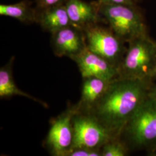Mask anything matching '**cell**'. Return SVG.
I'll return each mask as SVG.
<instances>
[{
    "mask_svg": "<svg viewBox=\"0 0 156 156\" xmlns=\"http://www.w3.org/2000/svg\"><path fill=\"white\" fill-rule=\"evenodd\" d=\"M151 86V81L119 77L109 82L104 94L87 113L117 138L147 98Z\"/></svg>",
    "mask_w": 156,
    "mask_h": 156,
    "instance_id": "6da1fadb",
    "label": "cell"
},
{
    "mask_svg": "<svg viewBox=\"0 0 156 156\" xmlns=\"http://www.w3.org/2000/svg\"><path fill=\"white\" fill-rule=\"evenodd\" d=\"M118 67L119 77L151 81L156 64V42L146 35L128 42Z\"/></svg>",
    "mask_w": 156,
    "mask_h": 156,
    "instance_id": "7a4b0ae2",
    "label": "cell"
},
{
    "mask_svg": "<svg viewBox=\"0 0 156 156\" xmlns=\"http://www.w3.org/2000/svg\"><path fill=\"white\" fill-rule=\"evenodd\" d=\"M98 4L100 16L123 42L148 35L144 17L137 6Z\"/></svg>",
    "mask_w": 156,
    "mask_h": 156,
    "instance_id": "3957f363",
    "label": "cell"
},
{
    "mask_svg": "<svg viewBox=\"0 0 156 156\" xmlns=\"http://www.w3.org/2000/svg\"><path fill=\"white\" fill-rule=\"evenodd\" d=\"M124 130L136 147L156 145V101L147 95Z\"/></svg>",
    "mask_w": 156,
    "mask_h": 156,
    "instance_id": "277c9868",
    "label": "cell"
},
{
    "mask_svg": "<svg viewBox=\"0 0 156 156\" xmlns=\"http://www.w3.org/2000/svg\"><path fill=\"white\" fill-rule=\"evenodd\" d=\"M83 31L86 47L118 68L127 50L124 45V42L111 28H105L97 24L85 27Z\"/></svg>",
    "mask_w": 156,
    "mask_h": 156,
    "instance_id": "5b68a950",
    "label": "cell"
},
{
    "mask_svg": "<svg viewBox=\"0 0 156 156\" xmlns=\"http://www.w3.org/2000/svg\"><path fill=\"white\" fill-rule=\"evenodd\" d=\"M73 147L100 149L110 140L117 138L95 118L77 112L73 117Z\"/></svg>",
    "mask_w": 156,
    "mask_h": 156,
    "instance_id": "8992f818",
    "label": "cell"
},
{
    "mask_svg": "<svg viewBox=\"0 0 156 156\" xmlns=\"http://www.w3.org/2000/svg\"><path fill=\"white\" fill-rule=\"evenodd\" d=\"M78 111L76 106L62 113L52 122L47 136V144L51 153L66 156L73 145V117Z\"/></svg>",
    "mask_w": 156,
    "mask_h": 156,
    "instance_id": "52a82bcc",
    "label": "cell"
},
{
    "mask_svg": "<svg viewBox=\"0 0 156 156\" xmlns=\"http://www.w3.org/2000/svg\"><path fill=\"white\" fill-rule=\"evenodd\" d=\"M72 59L76 63L83 78L95 77L111 82L119 77L117 67L87 47Z\"/></svg>",
    "mask_w": 156,
    "mask_h": 156,
    "instance_id": "ba28073f",
    "label": "cell"
},
{
    "mask_svg": "<svg viewBox=\"0 0 156 156\" xmlns=\"http://www.w3.org/2000/svg\"><path fill=\"white\" fill-rule=\"evenodd\" d=\"M51 45L56 56L72 59L86 47L83 31L73 26L60 29L51 34Z\"/></svg>",
    "mask_w": 156,
    "mask_h": 156,
    "instance_id": "9c48e42d",
    "label": "cell"
},
{
    "mask_svg": "<svg viewBox=\"0 0 156 156\" xmlns=\"http://www.w3.org/2000/svg\"><path fill=\"white\" fill-rule=\"evenodd\" d=\"M64 5L71 22L76 27L83 30L99 21L98 2L89 4L82 0H66Z\"/></svg>",
    "mask_w": 156,
    "mask_h": 156,
    "instance_id": "30bf717a",
    "label": "cell"
},
{
    "mask_svg": "<svg viewBox=\"0 0 156 156\" xmlns=\"http://www.w3.org/2000/svg\"><path fill=\"white\" fill-rule=\"evenodd\" d=\"M83 80L80 101L76 105L78 112L89 111L104 94L110 82L95 77Z\"/></svg>",
    "mask_w": 156,
    "mask_h": 156,
    "instance_id": "8fae6325",
    "label": "cell"
},
{
    "mask_svg": "<svg viewBox=\"0 0 156 156\" xmlns=\"http://www.w3.org/2000/svg\"><path fill=\"white\" fill-rule=\"evenodd\" d=\"M38 22L43 29L51 34L68 26H73L64 4L42 10L38 15Z\"/></svg>",
    "mask_w": 156,
    "mask_h": 156,
    "instance_id": "7c38bea8",
    "label": "cell"
},
{
    "mask_svg": "<svg viewBox=\"0 0 156 156\" xmlns=\"http://www.w3.org/2000/svg\"><path fill=\"white\" fill-rule=\"evenodd\" d=\"M13 95L27 97L28 99L34 101L43 106H47L45 102L23 91L17 87L12 76L11 66L6 65L0 69V97L2 98Z\"/></svg>",
    "mask_w": 156,
    "mask_h": 156,
    "instance_id": "4fadbf2b",
    "label": "cell"
},
{
    "mask_svg": "<svg viewBox=\"0 0 156 156\" xmlns=\"http://www.w3.org/2000/svg\"><path fill=\"white\" fill-rule=\"evenodd\" d=\"M0 15L11 17L23 23L35 22L38 20V15L26 1L13 4L0 5Z\"/></svg>",
    "mask_w": 156,
    "mask_h": 156,
    "instance_id": "5bb4252c",
    "label": "cell"
},
{
    "mask_svg": "<svg viewBox=\"0 0 156 156\" xmlns=\"http://www.w3.org/2000/svg\"><path fill=\"white\" fill-rule=\"evenodd\" d=\"M127 154V147L116 138L110 140L101 147V156H124Z\"/></svg>",
    "mask_w": 156,
    "mask_h": 156,
    "instance_id": "9a60e30c",
    "label": "cell"
},
{
    "mask_svg": "<svg viewBox=\"0 0 156 156\" xmlns=\"http://www.w3.org/2000/svg\"><path fill=\"white\" fill-rule=\"evenodd\" d=\"M66 156H101L100 149L73 147L67 152Z\"/></svg>",
    "mask_w": 156,
    "mask_h": 156,
    "instance_id": "2e32d148",
    "label": "cell"
},
{
    "mask_svg": "<svg viewBox=\"0 0 156 156\" xmlns=\"http://www.w3.org/2000/svg\"><path fill=\"white\" fill-rule=\"evenodd\" d=\"M137 0H98L100 4L136 5Z\"/></svg>",
    "mask_w": 156,
    "mask_h": 156,
    "instance_id": "e0dca14e",
    "label": "cell"
},
{
    "mask_svg": "<svg viewBox=\"0 0 156 156\" xmlns=\"http://www.w3.org/2000/svg\"><path fill=\"white\" fill-rule=\"evenodd\" d=\"M66 0H37L38 6L42 10L64 4Z\"/></svg>",
    "mask_w": 156,
    "mask_h": 156,
    "instance_id": "ac0fdd59",
    "label": "cell"
},
{
    "mask_svg": "<svg viewBox=\"0 0 156 156\" xmlns=\"http://www.w3.org/2000/svg\"><path fill=\"white\" fill-rule=\"evenodd\" d=\"M148 96L156 101V84L154 86L151 85L150 89L149 90Z\"/></svg>",
    "mask_w": 156,
    "mask_h": 156,
    "instance_id": "d6986e66",
    "label": "cell"
},
{
    "mask_svg": "<svg viewBox=\"0 0 156 156\" xmlns=\"http://www.w3.org/2000/svg\"><path fill=\"white\" fill-rule=\"evenodd\" d=\"M153 79H156V64L155 67H154V72H153Z\"/></svg>",
    "mask_w": 156,
    "mask_h": 156,
    "instance_id": "ffe728a7",
    "label": "cell"
}]
</instances>
